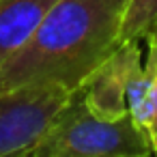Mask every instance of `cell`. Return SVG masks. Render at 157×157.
<instances>
[{
    "label": "cell",
    "mask_w": 157,
    "mask_h": 157,
    "mask_svg": "<svg viewBox=\"0 0 157 157\" xmlns=\"http://www.w3.org/2000/svg\"><path fill=\"white\" fill-rule=\"evenodd\" d=\"M56 0H0V65L37 30Z\"/></svg>",
    "instance_id": "obj_5"
},
{
    "label": "cell",
    "mask_w": 157,
    "mask_h": 157,
    "mask_svg": "<svg viewBox=\"0 0 157 157\" xmlns=\"http://www.w3.org/2000/svg\"><path fill=\"white\" fill-rule=\"evenodd\" d=\"M151 157H157V151H153V153H151Z\"/></svg>",
    "instance_id": "obj_10"
},
{
    "label": "cell",
    "mask_w": 157,
    "mask_h": 157,
    "mask_svg": "<svg viewBox=\"0 0 157 157\" xmlns=\"http://www.w3.org/2000/svg\"><path fill=\"white\" fill-rule=\"evenodd\" d=\"M148 35H153V37H155V39H157V24H155V28H153V30H151V33H148Z\"/></svg>",
    "instance_id": "obj_9"
},
{
    "label": "cell",
    "mask_w": 157,
    "mask_h": 157,
    "mask_svg": "<svg viewBox=\"0 0 157 157\" xmlns=\"http://www.w3.org/2000/svg\"><path fill=\"white\" fill-rule=\"evenodd\" d=\"M22 157H33V155H30V153H28V155H22Z\"/></svg>",
    "instance_id": "obj_11"
},
{
    "label": "cell",
    "mask_w": 157,
    "mask_h": 157,
    "mask_svg": "<svg viewBox=\"0 0 157 157\" xmlns=\"http://www.w3.org/2000/svg\"><path fill=\"white\" fill-rule=\"evenodd\" d=\"M121 11L103 0H56L33 37L0 65V93L60 86L78 93L121 45Z\"/></svg>",
    "instance_id": "obj_1"
},
{
    "label": "cell",
    "mask_w": 157,
    "mask_h": 157,
    "mask_svg": "<svg viewBox=\"0 0 157 157\" xmlns=\"http://www.w3.org/2000/svg\"><path fill=\"white\" fill-rule=\"evenodd\" d=\"M73 95L60 86H20L0 93V157L28 155Z\"/></svg>",
    "instance_id": "obj_3"
},
{
    "label": "cell",
    "mask_w": 157,
    "mask_h": 157,
    "mask_svg": "<svg viewBox=\"0 0 157 157\" xmlns=\"http://www.w3.org/2000/svg\"><path fill=\"white\" fill-rule=\"evenodd\" d=\"M103 2H108L112 9H116V11H121V13H123V9H125V5L129 2V0H103Z\"/></svg>",
    "instance_id": "obj_8"
},
{
    "label": "cell",
    "mask_w": 157,
    "mask_h": 157,
    "mask_svg": "<svg viewBox=\"0 0 157 157\" xmlns=\"http://www.w3.org/2000/svg\"><path fill=\"white\" fill-rule=\"evenodd\" d=\"M127 60L129 41H123L82 84L78 90L84 105L103 121H116L127 116Z\"/></svg>",
    "instance_id": "obj_4"
},
{
    "label": "cell",
    "mask_w": 157,
    "mask_h": 157,
    "mask_svg": "<svg viewBox=\"0 0 157 157\" xmlns=\"http://www.w3.org/2000/svg\"><path fill=\"white\" fill-rule=\"evenodd\" d=\"M148 136L127 116L103 121L73 95L50 129L33 146V157H151Z\"/></svg>",
    "instance_id": "obj_2"
},
{
    "label": "cell",
    "mask_w": 157,
    "mask_h": 157,
    "mask_svg": "<svg viewBox=\"0 0 157 157\" xmlns=\"http://www.w3.org/2000/svg\"><path fill=\"white\" fill-rule=\"evenodd\" d=\"M157 24V0H129L121 13L118 41L142 39Z\"/></svg>",
    "instance_id": "obj_6"
},
{
    "label": "cell",
    "mask_w": 157,
    "mask_h": 157,
    "mask_svg": "<svg viewBox=\"0 0 157 157\" xmlns=\"http://www.w3.org/2000/svg\"><path fill=\"white\" fill-rule=\"evenodd\" d=\"M146 54L144 58L153 67V88H151V121H148V140L153 151H157V39L153 35L144 37Z\"/></svg>",
    "instance_id": "obj_7"
}]
</instances>
